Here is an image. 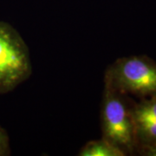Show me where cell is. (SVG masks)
<instances>
[{"mask_svg": "<svg viewBox=\"0 0 156 156\" xmlns=\"http://www.w3.org/2000/svg\"><path fill=\"white\" fill-rule=\"evenodd\" d=\"M104 83L122 95L156 96V63L145 56L119 58L106 69Z\"/></svg>", "mask_w": 156, "mask_h": 156, "instance_id": "cell-1", "label": "cell"}, {"mask_svg": "<svg viewBox=\"0 0 156 156\" xmlns=\"http://www.w3.org/2000/svg\"><path fill=\"white\" fill-rule=\"evenodd\" d=\"M122 95L105 87L101 102V122L102 138L127 154L134 151L138 142L132 108H128Z\"/></svg>", "mask_w": 156, "mask_h": 156, "instance_id": "cell-3", "label": "cell"}, {"mask_svg": "<svg viewBox=\"0 0 156 156\" xmlns=\"http://www.w3.org/2000/svg\"><path fill=\"white\" fill-rule=\"evenodd\" d=\"M137 142L142 146L156 144V122H146L135 124Z\"/></svg>", "mask_w": 156, "mask_h": 156, "instance_id": "cell-6", "label": "cell"}, {"mask_svg": "<svg viewBox=\"0 0 156 156\" xmlns=\"http://www.w3.org/2000/svg\"><path fill=\"white\" fill-rule=\"evenodd\" d=\"M134 123L156 122V96L145 100L132 108Z\"/></svg>", "mask_w": 156, "mask_h": 156, "instance_id": "cell-5", "label": "cell"}, {"mask_svg": "<svg viewBox=\"0 0 156 156\" xmlns=\"http://www.w3.org/2000/svg\"><path fill=\"white\" fill-rule=\"evenodd\" d=\"M126 154L108 140L101 138L91 140L83 147L79 156H124Z\"/></svg>", "mask_w": 156, "mask_h": 156, "instance_id": "cell-4", "label": "cell"}, {"mask_svg": "<svg viewBox=\"0 0 156 156\" xmlns=\"http://www.w3.org/2000/svg\"><path fill=\"white\" fill-rule=\"evenodd\" d=\"M11 154L10 138L5 129L0 126V156Z\"/></svg>", "mask_w": 156, "mask_h": 156, "instance_id": "cell-7", "label": "cell"}, {"mask_svg": "<svg viewBox=\"0 0 156 156\" xmlns=\"http://www.w3.org/2000/svg\"><path fill=\"white\" fill-rule=\"evenodd\" d=\"M31 72L27 44L16 29L0 21V95L17 88Z\"/></svg>", "mask_w": 156, "mask_h": 156, "instance_id": "cell-2", "label": "cell"}, {"mask_svg": "<svg viewBox=\"0 0 156 156\" xmlns=\"http://www.w3.org/2000/svg\"><path fill=\"white\" fill-rule=\"evenodd\" d=\"M142 153L144 155L156 156V144L151 146H143Z\"/></svg>", "mask_w": 156, "mask_h": 156, "instance_id": "cell-8", "label": "cell"}]
</instances>
